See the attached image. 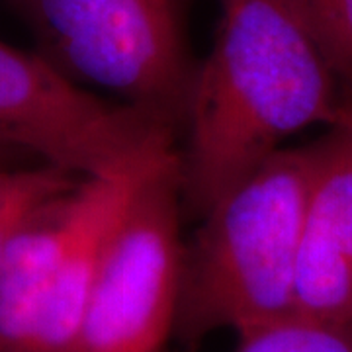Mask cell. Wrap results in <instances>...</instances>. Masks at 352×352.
I'll return each mask as SVG.
<instances>
[{
  "instance_id": "1",
  "label": "cell",
  "mask_w": 352,
  "mask_h": 352,
  "mask_svg": "<svg viewBox=\"0 0 352 352\" xmlns=\"http://www.w3.org/2000/svg\"><path fill=\"white\" fill-rule=\"evenodd\" d=\"M339 104V80L292 0H223L182 126L184 196L206 214L284 139L315 124L331 126Z\"/></svg>"
},
{
  "instance_id": "2",
  "label": "cell",
  "mask_w": 352,
  "mask_h": 352,
  "mask_svg": "<svg viewBox=\"0 0 352 352\" xmlns=\"http://www.w3.org/2000/svg\"><path fill=\"white\" fill-rule=\"evenodd\" d=\"M315 143L278 149L206 210L184 247L176 327L237 335L296 317V270Z\"/></svg>"
},
{
  "instance_id": "3",
  "label": "cell",
  "mask_w": 352,
  "mask_h": 352,
  "mask_svg": "<svg viewBox=\"0 0 352 352\" xmlns=\"http://www.w3.org/2000/svg\"><path fill=\"white\" fill-rule=\"evenodd\" d=\"M39 50L71 80L118 94L176 131L196 67L180 0H14Z\"/></svg>"
},
{
  "instance_id": "4",
  "label": "cell",
  "mask_w": 352,
  "mask_h": 352,
  "mask_svg": "<svg viewBox=\"0 0 352 352\" xmlns=\"http://www.w3.org/2000/svg\"><path fill=\"white\" fill-rule=\"evenodd\" d=\"M149 173L82 178L16 237L0 263V352H73L104 247Z\"/></svg>"
},
{
  "instance_id": "5",
  "label": "cell",
  "mask_w": 352,
  "mask_h": 352,
  "mask_svg": "<svg viewBox=\"0 0 352 352\" xmlns=\"http://www.w3.org/2000/svg\"><path fill=\"white\" fill-rule=\"evenodd\" d=\"M175 131L78 87L39 53L0 41V143L80 178H122L175 161Z\"/></svg>"
},
{
  "instance_id": "6",
  "label": "cell",
  "mask_w": 352,
  "mask_h": 352,
  "mask_svg": "<svg viewBox=\"0 0 352 352\" xmlns=\"http://www.w3.org/2000/svg\"><path fill=\"white\" fill-rule=\"evenodd\" d=\"M178 159L155 168L112 229L73 352H159L176 327L184 245Z\"/></svg>"
},
{
  "instance_id": "7",
  "label": "cell",
  "mask_w": 352,
  "mask_h": 352,
  "mask_svg": "<svg viewBox=\"0 0 352 352\" xmlns=\"http://www.w3.org/2000/svg\"><path fill=\"white\" fill-rule=\"evenodd\" d=\"M317 159L303 214L296 317L352 325V118L337 110Z\"/></svg>"
},
{
  "instance_id": "8",
  "label": "cell",
  "mask_w": 352,
  "mask_h": 352,
  "mask_svg": "<svg viewBox=\"0 0 352 352\" xmlns=\"http://www.w3.org/2000/svg\"><path fill=\"white\" fill-rule=\"evenodd\" d=\"M80 180L47 163L25 168L0 166V263L25 227L71 194Z\"/></svg>"
},
{
  "instance_id": "9",
  "label": "cell",
  "mask_w": 352,
  "mask_h": 352,
  "mask_svg": "<svg viewBox=\"0 0 352 352\" xmlns=\"http://www.w3.org/2000/svg\"><path fill=\"white\" fill-rule=\"evenodd\" d=\"M292 4L337 76L340 92L352 94V0H292Z\"/></svg>"
},
{
  "instance_id": "10",
  "label": "cell",
  "mask_w": 352,
  "mask_h": 352,
  "mask_svg": "<svg viewBox=\"0 0 352 352\" xmlns=\"http://www.w3.org/2000/svg\"><path fill=\"white\" fill-rule=\"evenodd\" d=\"M237 352H352V325L289 317L239 335Z\"/></svg>"
},
{
  "instance_id": "11",
  "label": "cell",
  "mask_w": 352,
  "mask_h": 352,
  "mask_svg": "<svg viewBox=\"0 0 352 352\" xmlns=\"http://www.w3.org/2000/svg\"><path fill=\"white\" fill-rule=\"evenodd\" d=\"M16 153H18V149H12V147H8V145L0 143V166H6V163H8V161H12Z\"/></svg>"
},
{
  "instance_id": "12",
  "label": "cell",
  "mask_w": 352,
  "mask_h": 352,
  "mask_svg": "<svg viewBox=\"0 0 352 352\" xmlns=\"http://www.w3.org/2000/svg\"><path fill=\"white\" fill-rule=\"evenodd\" d=\"M339 108L346 113V116H351L352 118V94H349V92H340Z\"/></svg>"
}]
</instances>
